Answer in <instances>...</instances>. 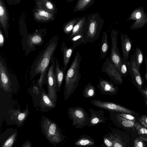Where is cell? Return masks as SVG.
Here are the masks:
<instances>
[{
    "mask_svg": "<svg viewBox=\"0 0 147 147\" xmlns=\"http://www.w3.org/2000/svg\"><path fill=\"white\" fill-rule=\"evenodd\" d=\"M58 38V35L52 38L43 48L31 66L30 79L39 74L40 76L37 83L40 86L47 78V71L57 45Z\"/></svg>",
    "mask_w": 147,
    "mask_h": 147,
    "instance_id": "1",
    "label": "cell"
},
{
    "mask_svg": "<svg viewBox=\"0 0 147 147\" xmlns=\"http://www.w3.org/2000/svg\"><path fill=\"white\" fill-rule=\"evenodd\" d=\"M81 59L80 53L78 51L66 74L63 93L64 100L68 99L77 87L81 76L80 71Z\"/></svg>",
    "mask_w": 147,
    "mask_h": 147,
    "instance_id": "2",
    "label": "cell"
},
{
    "mask_svg": "<svg viewBox=\"0 0 147 147\" xmlns=\"http://www.w3.org/2000/svg\"><path fill=\"white\" fill-rule=\"evenodd\" d=\"M104 23L103 20L97 12L87 16L82 31L84 44L93 42L98 38Z\"/></svg>",
    "mask_w": 147,
    "mask_h": 147,
    "instance_id": "3",
    "label": "cell"
},
{
    "mask_svg": "<svg viewBox=\"0 0 147 147\" xmlns=\"http://www.w3.org/2000/svg\"><path fill=\"white\" fill-rule=\"evenodd\" d=\"M41 124L46 137L50 143L58 144L64 140V136L55 122L46 118Z\"/></svg>",
    "mask_w": 147,
    "mask_h": 147,
    "instance_id": "4",
    "label": "cell"
},
{
    "mask_svg": "<svg viewBox=\"0 0 147 147\" xmlns=\"http://www.w3.org/2000/svg\"><path fill=\"white\" fill-rule=\"evenodd\" d=\"M68 117L72 121V125L76 129H81L88 125L90 117L82 107H70L67 110Z\"/></svg>",
    "mask_w": 147,
    "mask_h": 147,
    "instance_id": "5",
    "label": "cell"
},
{
    "mask_svg": "<svg viewBox=\"0 0 147 147\" xmlns=\"http://www.w3.org/2000/svg\"><path fill=\"white\" fill-rule=\"evenodd\" d=\"M55 58H53L51 65L47 74V84L48 94L49 98L55 105L57 100L56 92L58 90L55 74Z\"/></svg>",
    "mask_w": 147,
    "mask_h": 147,
    "instance_id": "6",
    "label": "cell"
},
{
    "mask_svg": "<svg viewBox=\"0 0 147 147\" xmlns=\"http://www.w3.org/2000/svg\"><path fill=\"white\" fill-rule=\"evenodd\" d=\"M133 20L134 22L130 27L132 30H136L143 28L147 23V13L144 7H140L134 9L131 13L126 21Z\"/></svg>",
    "mask_w": 147,
    "mask_h": 147,
    "instance_id": "7",
    "label": "cell"
},
{
    "mask_svg": "<svg viewBox=\"0 0 147 147\" xmlns=\"http://www.w3.org/2000/svg\"><path fill=\"white\" fill-rule=\"evenodd\" d=\"M127 67L132 82L141 90L143 84L144 79L136 65L134 50V53L131 55L130 61H128Z\"/></svg>",
    "mask_w": 147,
    "mask_h": 147,
    "instance_id": "8",
    "label": "cell"
},
{
    "mask_svg": "<svg viewBox=\"0 0 147 147\" xmlns=\"http://www.w3.org/2000/svg\"><path fill=\"white\" fill-rule=\"evenodd\" d=\"M118 30L112 29L111 33V54L109 57L119 72L122 63L121 58L117 46Z\"/></svg>",
    "mask_w": 147,
    "mask_h": 147,
    "instance_id": "9",
    "label": "cell"
},
{
    "mask_svg": "<svg viewBox=\"0 0 147 147\" xmlns=\"http://www.w3.org/2000/svg\"><path fill=\"white\" fill-rule=\"evenodd\" d=\"M101 71L106 74L114 83L119 84H123L122 77L109 57L106 58Z\"/></svg>",
    "mask_w": 147,
    "mask_h": 147,
    "instance_id": "10",
    "label": "cell"
},
{
    "mask_svg": "<svg viewBox=\"0 0 147 147\" xmlns=\"http://www.w3.org/2000/svg\"><path fill=\"white\" fill-rule=\"evenodd\" d=\"M90 102L93 106L108 111L129 114L134 113L133 111L112 102L93 100H91Z\"/></svg>",
    "mask_w": 147,
    "mask_h": 147,
    "instance_id": "11",
    "label": "cell"
},
{
    "mask_svg": "<svg viewBox=\"0 0 147 147\" xmlns=\"http://www.w3.org/2000/svg\"><path fill=\"white\" fill-rule=\"evenodd\" d=\"M11 82L9 73L5 61L1 56L0 57V85L4 91L11 90Z\"/></svg>",
    "mask_w": 147,
    "mask_h": 147,
    "instance_id": "12",
    "label": "cell"
},
{
    "mask_svg": "<svg viewBox=\"0 0 147 147\" xmlns=\"http://www.w3.org/2000/svg\"><path fill=\"white\" fill-rule=\"evenodd\" d=\"M98 78L99 84L97 85V88L102 94L112 96L117 93L118 87L115 85L112 81L104 79L99 76Z\"/></svg>",
    "mask_w": 147,
    "mask_h": 147,
    "instance_id": "13",
    "label": "cell"
},
{
    "mask_svg": "<svg viewBox=\"0 0 147 147\" xmlns=\"http://www.w3.org/2000/svg\"><path fill=\"white\" fill-rule=\"evenodd\" d=\"M9 15L3 0H0V27L2 28L6 37L8 38V29L9 27Z\"/></svg>",
    "mask_w": 147,
    "mask_h": 147,
    "instance_id": "14",
    "label": "cell"
},
{
    "mask_svg": "<svg viewBox=\"0 0 147 147\" xmlns=\"http://www.w3.org/2000/svg\"><path fill=\"white\" fill-rule=\"evenodd\" d=\"M89 110L91 115L88 125L89 126H94L101 123H106L104 116L105 112L103 110L96 111L91 108H89Z\"/></svg>",
    "mask_w": 147,
    "mask_h": 147,
    "instance_id": "15",
    "label": "cell"
},
{
    "mask_svg": "<svg viewBox=\"0 0 147 147\" xmlns=\"http://www.w3.org/2000/svg\"><path fill=\"white\" fill-rule=\"evenodd\" d=\"M33 15L35 20L40 22H49L53 21L55 18V14L38 7L34 11Z\"/></svg>",
    "mask_w": 147,
    "mask_h": 147,
    "instance_id": "16",
    "label": "cell"
},
{
    "mask_svg": "<svg viewBox=\"0 0 147 147\" xmlns=\"http://www.w3.org/2000/svg\"><path fill=\"white\" fill-rule=\"evenodd\" d=\"M44 34H41V31L37 32L30 34L27 36V40L26 41V45L29 48L35 47L36 45L40 46L43 44L44 40L43 37Z\"/></svg>",
    "mask_w": 147,
    "mask_h": 147,
    "instance_id": "17",
    "label": "cell"
},
{
    "mask_svg": "<svg viewBox=\"0 0 147 147\" xmlns=\"http://www.w3.org/2000/svg\"><path fill=\"white\" fill-rule=\"evenodd\" d=\"M120 37L123 55L122 58L128 60L132 48V41L127 34L121 33Z\"/></svg>",
    "mask_w": 147,
    "mask_h": 147,
    "instance_id": "18",
    "label": "cell"
},
{
    "mask_svg": "<svg viewBox=\"0 0 147 147\" xmlns=\"http://www.w3.org/2000/svg\"><path fill=\"white\" fill-rule=\"evenodd\" d=\"M35 3L37 7L53 14H55L57 13L56 7L50 0H35Z\"/></svg>",
    "mask_w": 147,
    "mask_h": 147,
    "instance_id": "19",
    "label": "cell"
},
{
    "mask_svg": "<svg viewBox=\"0 0 147 147\" xmlns=\"http://www.w3.org/2000/svg\"><path fill=\"white\" fill-rule=\"evenodd\" d=\"M76 146L93 147L95 146V140L90 136L86 135H82L74 142Z\"/></svg>",
    "mask_w": 147,
    "mask_h": 147,
    "instance_id": "20",
    "label": "cell"
},
{
    "mask_svg": "<svg viewBox=\"0 0 147 147\" xmlns=\"http://www.w3.org/2000/svg\"><path fill=\"white\" fill-rule=\"evenodd\" d=\"M61 49L63 54V68L65 71L74 50L71 46L69 47L66 46L65 41L63 42Z\"/></svg>",
    "mask_w": 147,
    "mask_h": 147,
    "instance_id": "21",
    "label": "cell"
},
{
    "mask_svg": "<svg viewBox=\"0 0 147 147\" xmlns=\"http://www.w3.org/2000/svg\"><path fill=\"white\" fill-rule=\"evenodd\" d=\"M55 74L57 85V90L59 91L64 76L65 71L64 68L61 67L60 68L57 59L55 58Z\"/></svg>",
    "mask_w": 147,
    "mask_h": 147,
    "instance_id": "22",
    "label": "cell"
},
{
    "mask_svg": "<svg viewBox=\"0 0 147 147\" xmlns=\"http://www.w3.org/2000/svg\"><path fill=\"white\" fill-rule=\"evenodd\" d=\"M95 0H78L73 10V12L84 11L91 6Z\"/></svg>",
    "mask_w": 147,
    "mask_h": 147,
    "instance_id": "23",
    "label": "cell"
},
{
    "mask_svg": "<svg viewBox=\"0 0 147 147\" xmlns=\"http://www.w3.org/2000/svg\"><path fill=\"white\" fill-rule=\"evenodd\" d=\"M108 36L107 33L105 31H104L103 32L100 48V59L105 58L107 54L109 49Z\"/></svg>",
    "mask_w": 147,
    "mask_h": 147,
    "instance_id": "24",
    "label": "cell"
},
{
    "mask_svg": "<svg viewBox=\"0 0 147 147\" xmlns=\"http://www.w3.org/2000/svg\"><path fill=\"white\" fill-rule=\"evenodd\" d=\"M86 19V16H84L81 17V19L76 23L74 27L72 32L69 36V40L74 36L82 32L83 27Z\"/></svg>",
    "mask_w": 147,
    "mask_h": 147,
    "instance_id": "25",
    "label": "cell"
},
{
    "mask_svg": "<svg viewBox=\"0 0 147 147\" xmlns=\"http://www.w3.org/2000/svg\"><path fill=\"white\" fill-rule=\"evenodd\" d=\"M81 17L73 18L66 22L63 25V30L65 34L70 35L75 25L81 19Z\"/></svg>",
    "mask_w": 147,
    "mask_h": 147,
    "instance_id": "26",
    "label": "cell"
},
{
    "mask_svg": "<svg viewBox=\"0 0 147 147\" xmlns=\"http://www.w3.org/2000/svg\"><path fill=\"white\" fill-rule=\"evenodd\" d=\"M41 97L40 104L42 107L53 108L55 107V105L45 92H42Z\"/></svg>",
    "mask_w": 147,
    "mask_h": 147,
    "instance_id": "27",
    "label": "cell"
},
{
    "mask_svg": "<svg viewBox=\"0 0 147 147\" xmlns=\"http://www.w3.org/2000/svg\"><path fill=\"white\" fill-rule=\"evenodd\" d=\"M95 94V89L94 87L91 83H89L84 89L83 96L85 98H90L94 97Z\"/></svg>",
    "mask_w": 147,
    "mask_h": 147,
    "instance_id": "28",
    "label": "cell"
},
{
    "mask_svg": "<svg viewBox=\"0 0 147 147\" xmlns=\"http://www.w3.org/2000/svg\"><path fill=\"white\" fill-rule=\"evenodd\" d=\"M72 44V47L74 50L76 48L84 43L83 35L82 32L80 33L73 36L69 40Z\"/></svg>",
    "mask_w": 147,
    "mask_h": 147,
    "instance_id": "29",
    "label": "cell"
},
{
    "mask_svg": "<svg viewBox=\"0 0 147 147\" xmlns=\"http://www.w3.org/2000/svg\"><path fill=\"white\" fill-rule=\"evenodd\" d=\"M114 135L111 132L106 134L103 137V144L106 146L113 147Z\"/></svg>",
    "mask_w": 147,
    "mask_h": 147,
    "instance_id": "30",
    "label": "cell"
},
{
    "mask_svg": "<svg viewBox=\"0 0 147 147\" xmlns=\"http://www.w3.org/2000/svg\"><path fill=\"white\" fill-rule=\"evenodd\" d=\"M136 65L138 69L140 71V67L143 60V55L142 51L138 47H136L135 51Z\"/></svg>",
    "mask_w": 147,
    "mask_h": 147,
    "instance_id": "31",
    "label": "cell"
},
{
    "mask_svg": "<svg viewBox=\"0 0 147 147\" xmlns=\"http://www.w3.org/2000/svg\"><path fill=\"white\" fill-rule=\"evenodd\" d=\"M28 113V110L22 112L17 110L14 112V115L16 116V121L19 124H21L26 119Z\"/></svg>",
    "mask_w": 147,
    "mask_h": 147,
    "instance_id": "32",
    "label": "cell"
},
{
    "mask_svg": "<svg viewBox=\"0 0 147 147\" xmlns=\"http://www.w3.org/2000/svg\"><path fill=\"white\" fill-rule=\"evenodd\" d=\"M127 61V60L125 58H122V63L119 72L122 77H126L129 73Z\"/></svg>",
    "mask_w": 147,
    "mask_h": 147,
    "instance_id": "33",
    "label": "cell"
},
{
    "mask_svg": "<svg viewBox=\"0 0 147 147\" xmlns=\"http://www.w3.org/2000/svg\"><path fill=\"white\" fill-rule=\"evenodd\" d=\"M17 133H15L11 135L5 141L3 145V147H11L13 145L15 141Z\"/></svg>",
    "mask_w": 147,
    "mask_h": 147,
    "instance_id": "34",
    "label": "cell"
},
{
    "mask_svg": "<svg viewBox=\"0 0 147 147\" xmlns=\"http://www.w3.org/2000/svg\"><path fill=\"white\" fill-rule=\"evenodd\" d=\"M135 126L136 130L139 135L146 134L147 135V129L144 126H142L139 123H136Z\"/></svg>",
    "mask_w": 147,
    "mask_h": 147,
    "instance_id": "35",
    "label": "cell"
},
{
    "mask_svg": "<svg viewBox=\"0 0 147 147\" xmlns=\"http://www.w3.org/2000/svg\"><path fill=\"white\" fill-rule=\"evenodd\" d=\"M118 115L121 117L127 119L132 121L134 122L136 121V119L134 116L129 114L121 113L115 112Z\"/></svg>",
    "mask_w": 147,
    "mask_h": 147,
    "instance_id": "36",
    "label": "cell"
},
{
    "mask_svg": "<svg viewBox=\"0 0 147 147\" xmlns=\"http://www.w3.org/2000/svg\"><path fill=\"white\" fill-rule=\"evenodd\" d=\"M134 147H145V145L142 140L138 138L134 141Z\"/></svg>",
    "mask_w": 147,
    "mask_h": 147,
    "instance_id": "37",
    "label": "cell"
},
{
    "mask_svg": "<svg viewBox=\"0 0 147 147\" xmlns=\"http://www.w3.org/2000/svg\"><path fill=\"white\" fill-rule=\"evenodd\" d=\"M141 123L147 128V116H142L139 119Z\"/></svg>",
    "mask_w": 147,
    "mask_h": 147,
    "instance_id": "38",
    "label": "cell"
},
{
    "mask_svg": "<svg viewBox=\"0 0 147 147\" xmlns=\"http://www.w3.org/2000/svg\"><path fill=\"white\" fill-rule=\"evenodd\" d=\"M4 38L1 30V28H0V46L3 47L4 43Z\"/></svg>",
    "mask_w": 147,
    "mask_h": 147,
    "instance_id": "39",
    "label": "cell"
},
{
    "mask_svg": "<svg viewBox=\"0 0 147 147\" xmlns=\"http://www.w3.org/2000/svg\"><path fill=\"white\" fill-rule=\"evenodd\" d=\"M144 89H142L141 90L142 93L145 95L146 97L147 98V87L146 86H144Z\"/></svg>",
    "mask_w": 147,
    "mask_h": 147,
    "instance_id": "40",
    "label": "cell"
},
{
    "mask_svg": "<svg viewBox=\"0 0 147 147\" xmlns=\"http://www.w3.org/2000/svg\"><path fill=\"white\" fill-rule=\"evenodd\" d=\"M145 62L146 66V71L145 74V78L147 81V58L146 57L145 58Z\"/></svg>",
    "mask_w": 147,
    "mask_h": 147,
    "instance_id": "41",
    "label": "cell"
},
{
    "mask_svg": "<svg viewBox=\"0 0 147 147\" xmlns=\"http://www.w3.org/2000/svg\"><path fill=\"white\" fill-rule=\"evenodd\" d=\"M33 91L35 93L38 94L39 93L38 88L36 86H34L33 88Z\"/></svg>",
    "mask_w": 147,
    "mask_h": 147,
    "instance_id": "42",
    "label": "cell"
},
{
    "mask_svg": "<svg viewBox=\"0 0 147 147\" xmlns=\"http://www.w3.org/2000/svg\"><path fill=\"white\" fill-rule=\"evenodd\" d=\"M31 146V144L30 143H27L24 145L22 147H30Z\"/></svg>",
    "mask_w": 147,
    "mask_h": 147,
    "instance_id": "43",
    "label": "cell"
},
{
    "mask_svg": "<svg viewBox=\"0 0 147 147\" xmlns=\"http://www.w3.org/2000/svg\"><path fill=\"white\" fill-rule=\"evenodd\" d=\"M140 137L143 140H144L145 141H147V138H144L143 137H142L141 136H140Z\"/></svg>",
    "mask_w": 147,
    "mask_h": 147,
    "instance_id": "44",
    "label": "cell"
},
{
    "mask_svg": "<svg viewBox=\"0 0 147 147\" xmlns=\"http://www.w3.org/2000/svg\"><path fill=\"white\" fill-rule=\"evenodd\" d=\"M66 0L67 2H72L74 0Z\"/></svg>",
    "mask_w": 147,
    "mask_h": 147,
    "instance_id": "45",
    "label": "cell"
},
{
    "mask_svg": "<svg viewBox=\"0 0 147 147\" xmlns=\"http://www.w3.org/2000/svg\"><path fill=\"white\" fill-rule=\"evenodd\" d=\"M16 2H17L18 3H19L20 1V0H14Z\"/></svg>",
    "mask_w": 147,
    "mask_h": 147,
    "instance_id": "46",
    "label": "cell"
},
{
    "mask_svg": "<svg viewBox=\"0 0 147 147\" xmlns=\"http://www.w3.org/2000/svg\"><path fill=\"white\" fill-rule=\"evenodd\" d=\"M146 104L147 106V100H146Z\"/></svg>",
    "mask_w": 147,
    "mask_h": 147,
    "instance_id": "47",
    "label": "cell"
}]
</instances>
